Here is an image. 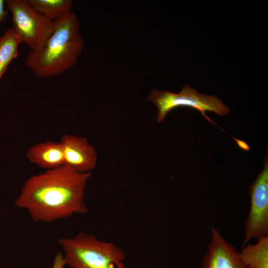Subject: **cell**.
Segmentation results:
<instances>
[{
  "instance_id": "obj_1",
  "label": "cell",
  "mask_w": 268,
  "mask_h": 268,
  "mask_svg": "<svg viewBox=\"0 0 268 268\" xmlns=\"http://www.w3.org/2000/svg\"><path fill=\"white\" fill-rule=\"evenodd\" d=\"M90 172L80 173L64 165L33 175L23 184L15 204L26 209L36 222L51 223L88 211L84 201Z\"/></svg>"
},
{
  "instance_id": "obj_2",
  "label": "cell",
  "mask_w": 268,
  "mask_h": 268,
  "mask_svg": "<svg viewBox=\"0 0 268 268\" xmlns=\"http://www.w3.org/2000/svg\"><path fill=\"white\" fill-rule=\"evenodd\" d=\"M84 44L78 18L71 12L57 21L54 31L41 52L28 54L26 65L38 77L59 75L75 66Z\"/></svg>"
},
{
  "instance_id": "obj_3",
  "label": "cell",
  "mask_w": 268,
  "mask_h": 268,
  "mask_svg": "<svg viewBox=\"0 0 268 268\" xmlns=\"http://www.w3.org/2000/svg\"><path fill=\"white\" fill-rule=\"evenodd\" d=\"M66 265L71 268H126L123 250L111 242L80 232L72 238H60Z\"/></svg>"
},
{
  "instance_id": "obj_4",
  "label": "cell",
  "mask_w": 268,
  "mask_h": 268,
  "mask_svg": "<svg viewBox=\"0 0 268 268\" xmlns=\"http://www.w3.org/2000/svg\"><path fill=\"white\" fill-rule=\"evenodd\" d=\"M146 99L157 108L156 121L158 123L164 121L169 111L180 106L190 107L198 110L206 120L214 124L215 123L206 115V111L222 116L228 114L230 111L222 100L214 95L199 93L196 89L187 84L184 85L178 93L152 88Z\"/></svg>"
},
{
  "instance_id": "obj_5",
  "label": "cell",
  "mask_w": 268,
  "mask_h": 268,
  "mask_svg": "<svg viewBox=\"0 0 268 268\" xmlns=\"http://www.w3.org/2000/svg\"><path fill=\"white\" fill-rule=\"evenodd\" d=\"M6 8L12 15V28L31 52L39 53L45 47L56 26L34 10L27 0H6Z\"/></svg>"
},
{
  "instance_id": "obj_6",
  "label": "cell",
  "mask_w": 268,
  "mask_h": 268,
  "mask_svg": "<svg viewBox=\"0 0 268 268\" xmlns=\"http://www.w3.org/2000/svg\"><path fill=\"white\" fill-rule=\"evenodd\" d=\"M250 206L245 222L243 247L252 239H259L268 233V161L250 186Z\"/></svg>"
},
{
  "instance_id": "obj_7",
  "label": "cell",
  "mask_w": 268,
  "mask_h": 268,
  "mask_svg": "<svg viewBox=\"0 0 268 268\" xmlns=\"http://www.w3.org/2000/svg\"><path fill=\"white\" fill-rule=\"evenodd\" d=\"M60 142L63 149L65 165L80 173H88L95 168L96 152L86 137L65 134Z\"/></svg>"
},
{
  "instance_id": "obj_8",
  "label": "cell",
  "mask_w": 268,
  "mask_h": 268,
  "mask_svg": "<svg viewBox=\"0 0 268 268\" xmlns=\"http://www.w3.org/2000/svg\"><path fill=\"white\" fill-rule=\"evenodd\" d=\"M211 239L202 261L201 268H248L235 248L211 227Z\"/></svg>"
},
{
  "instance_id": "obj_9",
  "label": "cell",
  "mask_w": 268,
  "mask_h": 268,
  "mask_svg": "<svg viewBox=\"0 0 268 268\" xmlns=\"http://www.w3.org/2000/svg\"><path fill=\"white\" fill-rule=\"evenodd\" d=\"M26 156L30 162L47 170L65 165L64 155L61 142L51 140L31 146Z\"/></svg>"
},
{
  "instance_id": "obj_10",
  "label": "cell",
  "mask_w": 268,
  "mask_h": 268,
  "mask_svg": "<svg viewBox=\"0 0 268 268\" xmlns=\"http://www.w3.org/2000/svg\"><path fill=\"white\" fill-rule=\"evenodd\" d=\"M28 4L36 11L46 18L57 22L71 11V0H27Z\"/></svg>"
},
{
  "instance_id": "obj_11",
  "label": "cell",
  "mask_w": 268,
  "mask_h": 268,
  "mask_svg": "<svg viewBox=\"0 0 268 268\" xmlns=\"http://www.w3.org/2000/svg\"><path fill=\"white\" fill-rule=\"evenodd\" d=\"M254 245L248 244L239 252L248 268H268V236H263Z\"/></svg>"
},
{
  "instance_id": "obj_12",
  "label": "cell",
  "mask_w": 268,
  "mask_h": 268,
  "mask_svg": "<svg viewBox=\"0 0 268 268\" xmlns=\"http://www.w3.org/2000/svg\"><path fill=\"white\" fill-rule=\"evenodd\" d=\"M22 43L12 28L8 29L0 37V79L9 64L18 55V47Z\"/></svg>"
},
{
  "instance_id": "obj_13",
  "label": "cell",
  "mask_w": 268,
  "mask_h": 268,
  "mask_svg": "<svg viewBox=\"0 0 268 268\" xmlns=\"http://www.w3.org/2000/svg\"><path fill=\"white\" fill-rule=\"evenodd\" d=\"M66 265L63 254L59 252L56 254L54 258L52 267L49 268H64Z\"/></svg>"
},
{
  "instance_id": "obj_14",
  "label": "cell",
  "mask_w": 268,
  "mask_h": 268,
  "mask_svg": "<svg viewBox=\"0 0 268 268\" xmlns=\"http://www.w3.org/2000/svg\"><path fill=\"white\" fill-rule=\"evenodd\" d=\"M4 1L0 0V23L3 22L7 18L8 11L4 8Z\"/></svg>"
},
{
  "instance_id": "obj_15",
  "label": "cell",
  "mask_w": 268,
  "mask_h": 268,
  "mask_svg": "<svg viewBox=\"0 0 268 268\" xmlns=\"http://www.w3.org/2000/svg\"><path fill=\"white\" fill-rule=\"evenodd\" d=\"M234 139L236 140L237 143L238 144V146L241 148L242 149L248 151L250 149V147L248 146V145L245 142L243 141H242L241 140L236 139L234 137H233Z\"/></svg>"
}]
</instances>
